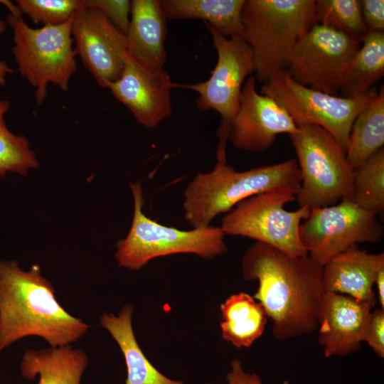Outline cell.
I'll return each instance as SVG.
<instances>
[{
  "label": "cell",
  "instance_id": "15",
  "mask_svg": "<svg viewBox=\"0 0 384 384\" xmlns=\"http://www.w3.org/2000/svg\"><path fill=\"white\" fill-rule=\"evenodd\" d=\"M297 131L287 112L272 97L257 92L255 77L249 76L242 87L228 141L239 149L263 151L272 146L278 134Z\"/></svg>",
  "mask_w": 384,
  "mask_h": 384
},
{
  "label": "cell",
  "instance_id": "33",
  "mask_svg": "<svg viewBox=\"0 0 384 384\" xmlns=\"http://www.w3.org/2000/svg\"><path fill=\"white\" fill-rule=\"evenodd\" d=\"M0 4H4L8 8L11 14L15 16H20L21 13L16 4H12L9 1L0 0ZM6 23L4 21L0 20V35L3 33L6 30ZM13 70L6 65L5 62L0 61V86L4 85L6 83V74L12 73Z\"/></svg>",
  "mask_w": 384,
  "mask_h": 384
},
{
  "label": "cell",
  "instance_id": "5",
  "mask_svg": "<svg viewBox=\"0 0 384 384\" xmlns=\"http://www.w3.org/2000/svg\"><path fill=\"white\" fill-rule=\"evenodd\" d=\"M130 188L134 200L132 222L126 237L115 245L114 257L120 267L138 270L159 257L191 253L212 259L228 252L220 227L183 230L161 224L143 212L141 183H130Z\"/></svg>",
  "mask_w": 384,
  "mask_h": 384
},
{
  "label": "cell",
  "instance_id": "10",
  "mask_svg": "<svg viewBox=\"0 0 384 384\" xmlns=\"http://www.w3.org/2000/svg\"><path fill=\"white\" fill-rule=\"evenodd\" d=\"M377 92L373 87L356 97L329 95L297 82L286 71L272 75L260 90L261 94L281 105L297 126L317 125L324 128L346 151L353 121Z\"/></svg>",
  "mask_w": 384,
  "mask_h": 384
},
{
  "label": "cell",
  "instance_id": "13",
  "mask_svg": "<svg viewBox=\"0 0 384 384\" xmlns=\"http://www.w3.org/2000/svg\"><path fill=\"white\" fill-rule=\"evenodd\" d=\"M75 55L103 88L120 76L127 51L125 34L100 10L84 5L73 16Z\"/></svg>",
  "mask_w": 384,
  "mask_h": 384
},
{
  "label": "cell",
  "instance_id": "19",
  "mask_svg": "<svg viewBox=\"0 0 384 384\" xmlns=\"http://www.w3.org/2000/svg\"><path fill=\"white\" fill-rule=\"evenodd\" d=\"M133 311L132 305L126 304L117 316L105 312L100 319V325L115 340L124 356L127 371L125 384H184L165 376L145 356L133 331Z\"/></svg>",
  "mask_w": 384,
  "mask_h": 384
},
{
  "label": "cell",
  "instance_id": "30",
  "mask_svg": "<svg viewBox=\"0 0 384 384\" xmlns=\"http://www.w3.org/2000/svg\"><path fill=\"white\" fill-rule=\"evenodd\" d=\"M364 341L380 358H384V309L371 311Z\"/></svg>",
  "mask_w": 384,
  "mask_h": 384
},
{
  "label": "cell",
  "instance_id": "18",
  "mask_svg": "<svg viewBox=\"0 0 384 384\" xmlns=\"http://www.w3.org/2000/svg\"><path fill=\"white\" fill-rule=\"evenodd\" d=\"M130 16L125 34L127 52L147 66L164 68L167 19L161 0L131 1Z\"/></svg>",
  "mask_w": 384,
  "mask_h": 384
},
{
  "label": "cell",
  "instance_id": "25",
  "mask_svg": "<svg viewBox=\"0 0 384 384\" xmlns=\"http://www.w3.org/2000/svg\"><path fill=\"white\" fill-rule=\"evenodd\" d=\"M351 199L376 215L384 210V148L353 168Z\"/></svg>",
  "mask_w": 384,
  "mask_h": 384
},
{
  "label": "cell",
  "instance_id": "24",
  "mask_svg": "<svg viewBox=\"0 0 384 384\" xmlns=\"http://www.w3.org/2000/svg\"><path fill=\"white\" fill-rule=\"evenodd\" d=\"M384 145V87L373 96L356 117L346 150L348 163L356 167Z\"/></svg>",
  "mask_w": 384,
  "mask_h": 384
},
{
  "label": "cell",
  "instance_id": "16",
  "mask_svg": "<svg viewBox=\"0 0 384 384\" xmlns=\"http://www.w3.org/2000/svg\"><path fill=\"white\" fill-rule=\"evenodd\" d=\"M373 307L345 294H324L317 328L326 358L344 356L360 348Z\"/></svg>",
  "mask_w": 384,
  "mask_h": 384
},
{
  "label": "cell",
  "instance_id": "4",
  "mask_svg": "<svg viewBox=\"0 0 384 384\" xmlns=\"http://www.w3.org/2000/svg\"><path fill=\"white\" fill-rule=\"evenodd\" d=\"M314 0H245L242 37L250 46L255 78L264 84L286 71L292 51L315 21Z\"/></svg>",
  "mask_w": 384,
  "mask_h": 384
},
{
  "label": "cell",
  "instance_id": "27",
  "mask_svg": "<svg viewBox=\"0 0 384 384\" xmlns=\"http://www.w3.org/2000/svg\"><path fill=\"white\" fill-rule=\"evenodd\" d=\"M314 14L316 23L337 30L360 42L368 33L358 0H317Z\"/></svg>",
  "mask_w": 384,
  "mask_h": 384
},
{
  "label": "cell",
  "instance_id": "9",
  "mask_svg": "<svg viewBox=\"0 0 384 384\" xmlns=\"http://www.w3.org/2000/svg\"><path fill=\"white\" fill-rule=\"evenodd\" d=\"M295 200L296 193L288 190L252 196L226 213L219 227L225 235L249 238L290 256L307 255L299 228L311 210H287L284 206Z\"/></svg>",
  "mask_w": 384,
  "mask_h": 384
},
{
  "label": "cell",
  "instance_id": "22",
  "mask_svg": "<svg viewBox=\"0 0 384 384\" xmlns=\"http://www.w3.org/2000/svg\"><path fill=\"white\" fill-rule=\"evenodd\" d=\"M222 338L238 348H249L263 334L267 316L260 302L245 292L230 296L221 305Z\"/></svg>",
  "mask_w": 384,
  "mask_h": 384
},
{
  "label": "cell",
  "instance_id": "14",
  "mask_svg": "<svg viewBox=\"0 0 384 384\" xmlns=\"http://www.w3.org/2000/svg\"><path fill=\"white\" fill-rule=\"evenodd\" d=\"M107 88L147 129L156 127L171 114L173 82L169 74L164 68L140 63L127 50L120 76Z\"/></svg>",
  "mask_w": 384,
  "mask_h": 384
},
{
  "label": "cell",
  "instance_id": "1",
  "mask_svg": "<svg viewBox=\"0 0 384 384\" xmlns=\"http://www.w3.org/2000/svg\"><path fill=\"white\" fill-rule=\"evenodd\" d=\"M242 272L245 280H257L253 297L272 322L279 341L314 332L318 327L325 293L323 266L308 255L293 257L257 242L245 252Z\"/></svg>",
  "mask_w": 384,
  "mask_h": 384
},
{
  "label": "cell",
  "instance_id": "34",
  "mask_svg": "<svg viewBox=\"0 0 384 384\" xmlns=\"http://www.w3.org/2000/svg\"><path fill=\"white\" fill-rule=\"evenodd\" d=\"M375 284L378 289V298L381 309H384V267L378 272Z\"/></svg>",
  "mask_w": 384,
  "mask_h": 384
},
{
  "label": "cell",
  "instance_id": "21",
  "mask_svg": "<svg viewBox=\"0 0 384 384\" xmlns=\"http://www.w3.org/2000/svg\"><path fill=\"white\" fill-rule=\"evenodd\" d=\"M244 2L245 0H161L166 19L202 20L228 38L242 37L241 12Z\"/></svg>",
  "mask_w": 384,
  "mask_h": 384
},
{
  "label": "cell",
  "instance_id": "6",
  "mask_svg": "<svg viewBox=\"0 0 384 384\" xmlns=\"http://www.w3.org/2000/svg\"><path fill=\"white\" fill-rule=\"evenodd\" d=\"M289 134L297 155L301 185L296 195L299 207L310 210L350 198L353 169L346 151L326 130L317 125H299Z\"/></svg>",
  "mask_w": 384,
  "mask_h": 384
},
{
  "label": "cell",
  "instance_id": "26",
  "mask_svg": "<svg viewBox=\"0 0 384 384\" xmlns=\"http://www.w3.org/2000/svg\"><path fill=\"white\" fill-rule=\"evenodd\" d=\"M9 106L8 100H0V178L8 173L26 176L29 170L39 167L28 139L23 135L14 134L6 127L4 114Z\"/></svg>",
  "mask_w": 384,
  "mask_h": 384
},
{
  "label": "cell",
  "instance_id": "3",
  "mask_svg": "<svg viewBox=\"0 0 384 384\" xmlns=\"http://www.w3.org/2000/svg\"><path fill=\"white\" fill-rule=\"evenodd\" d=\"M300 185L298 164L293 159L244 171L217 161L211 171L198 174L184 189V218L193 228L208 227L219 214L252 196L282 190L297 195Z\"/></svg>",
  "mask_w": 384,
  "mask_h": 384
},
{
  "label": "cell",
  "instance_id": "29",
  "mask_svg": "<svg viewBox=\"0 0 384 384\" xmlns=\"http://www.w3.org/2000/svg\"><path fill=\"white\" fill-rule=\"evenodd\" d=\"M83 3L102 11L121 32L126 34L130 20V1L83 0Z\"/></svg>",
  "mask_w": 384,
  "mask_h": 384
},
{
  "label": "cell",
  "instance_id": "28",
  "mask_svg": "<svg viewBox=\"0 0 384 384\" xmlns=\"http://www.w3.org/2000/svg\"><path fill=\"white\" fill-rule=\"evenodd\" d=\"M16 4L35 23L58 26L83 6V0H17Z\"/></svg>",
  "mask_w": 384,
  "mask_h": 384
},
{
  "label": "cell",
  "instance_id": "7",
  "mask_svg": "<svg viewBox=\"0 0 384 384\" xmlns=\"http://www.w3.org/2000/svg\"><path fill=\"white\" fill-rule=\"evenodd\" d=\"M72 20L73 17L58 26L33 28L21 16L9 14L6 17L13 32L11 50L18 70L35 89L38 105L44 102L48 84L65 91L76 72Z\"/></svg>",
  "mask_w": 384,
  "mask_h": 384
},
{
  "label": "cell",
  "instance_id": "31",
  "mask_svg": "<svg viewBox=\"0 0 384 384\" xmlns=\"http://www.w3.org/2000/svg\"><path fill=\"white\" fill-rule=\"evenodd\" d=\"M359 1L363 20L368 32H384V1Z\"/></svg>",
  "mask_w": 384,
  "mask_h": 384
},
{
  "label": "cell",
  "instance_id": "17",
  "mask_svg": "<svg viewBox=\"0 0 384 384\" xmlns=\"http://www.w3.org/2000/svg\"><path fill=\"white\" fill-rule=\"evenodd\" d=\"M383 267V252L368 253L358 245H353L323 266L324 292L345 294L374 306L376 297L373 286Z\"/></svg>",
  "mask_w": 384,
  "mask_h": 384
},
{
  "label": "cell",
  "instance_id": "12",
  "mask_svg": "<svg viewBox=\"0 0 384 384\" xmlns=\"http://www.w3.org/2000/svg\"><path fill=\"white\" fill-rule=\"evenodd\" d=\"M360 46L342 32L315 23L297 42L286 72L304 86L336 95L343 73Z\"/></svg>",
  "mask_w": 384,
  "mask_h": 384
},
{
  "label": "cell",
  "instance_id": "11",
  "mask_svg": "<svg viewBox=\"0 0 384 384\" xmlns=\"http://www.w3.org/2000/svg\"><path fill=\"white\" fill-rule=\"evenodd\" d=\"M383 233L377 215L362 209L350 198L311 209L299 228L307 255L322 266L353 245L379 242Z\"/></svg>",
  "mask_w": 384,
  "mask_h": 384
},
{
  "label": "cell",
  "instance_id": "23",
  "mask_svg": "<svg viewBox=\"0 0 384 384\" xmlns=\"http://www.w3.org/2000/svg\"><path fill=\"white\" fill-rule=\"evenodd\" d=\"M384 75V32H368L347 65L341 80L342 97H356L373 88Z\"/></svg>",
  "mask_w": 384,
  "mask_h": 384
},
{
  "label": "cell",
  "instance_id": "32",
  "mask_svg": "<svg viewBox=\"0 0 384 384\" xmlns=\"http://www.w3.org/2000/svg\"><path fill=\"white\" fill-rule=\"evenodd\" d=\"M230 366V371L226 375L227 384H263L262 379L257 373L245 372L239 360H233ZM281 384L290 383L288 380H283Z\"/></svg>",
  "mask_w": 384,
  "mask_h": 384
},
{
  "label": "cell",
  "instance_id": "20",
  "mask_svg": "<svg viewBox=\"0 0 384 384\" xmlns=\"http://www.w3.org/2000/svg\"><path fill=\"white\" fill-rule=\"evenodd\" d=\"M87 364V354L69 345L27 350L22 356L21 370L28 380L38 375V384H80Z\"/></svg>",
  "mask_w": 384,
  "mask_h": 384
},
{
  "label": "cell",
  "instance_id": "2",
  "mask_svg": "<svg viewBox=\"0 0 384 384\" xmlns=\"http://www.w3.org/2000/svg\"><path fill=\"white\" fill-rule=\"evenodd\" d=\"M55 292L38 265L25 271L17 260H0V352L28 336L57 348L87 333L89 325L65 310Z\"/></svg>",
  "mask_w": 384,
  "mask_h": 384
},
{
  "label": "cell",
  "instance_id": "8",
  "mask_svg": "<svg viewBox=\"0 0 384 384\" xmlns=\"http://www.w3.org/2000/svg\"><path fill=\"white\" fill-rule=\"evenodd\" d=\"M218 60L208 80L196 83L173 82V88H185L198 94L196 106L201 110H213L220 116L216 130L218 139L215 158L217 161L227 162L226 144L231 122L240 103V93L246 79L255 72L251 49L240 36L226 37L206 23Z\"/></svg>",
  "mask_w": 384,
  "mask_h": 384
}]
</instances>
